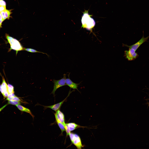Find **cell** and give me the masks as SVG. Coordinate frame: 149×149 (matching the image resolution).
I'll list each match as a JSON object with an SVG mask.
<instances>
[{"label":"cell","instance_id":"cell-7","mask_svg":"<svg viewBox=\"0 0 149 149\" xmlns=\"http://www.w3.org/2000/svg\"><path fill=\"white\" fill-rule=\"evenodd\" d=\"M72 149H105L103 148L91 145H76L73 144Z\"/></svg>","mask_w":149,"mask_h":149},{"label":"cell","instance_id":"cell-6","mask_svg":"<svg viewBox=\"0 0 149 149\" xmlns=\"http://www.w3.org/2000/svg\"><path fill=\"white\" fill-rule=\"evenodd\" d=\"M0 60L3 61L7 65L8 64L7 54L1 36H0Z\"/></svg>","mask_w":149,"mask_h":149},{"label":"cell","instance_id":"cell-4","mask_svg":"<svg viewBox=\"0 0 149 149\" xmlns=\"http://www.w3.org/2000/svg\"><path fill=\"white\" fill-rule=\"evenodd\" d=\"M18 10L16 5L9 0H0V18L17 19Z\"/></svg>","mask_w":149,"mask_h":149},{"label":"cell","instance_id":"cell-5","mask_svg":"<svg viewBox=\"0 0 149 149\" xmlns=\"http://www.w3.org/2000/svg\"><path fill=\"white\" fill-rule=\"evenodd\" d=\"M17 28V19L0 18V36L6 33L15 32Z\"/></svg>","mask_w":149,"mask_h":149},{"label":"cell","instance_id":"cell-3","mask_svg":"<svg viewBox=\"0 0 149 149\" xmlns=\"http://www.w3.org/2000/svg\"><path fill=\"white\" fill-rule=\"evenodd\" d=\"M1 37L5 47L9 64L19 55L15 44L14 32L6 33Z\"/></svg>","mask_w":149,"mask_h":149},{"label":"cell","instance_id":"cell-1","mask_svg":"<svg viewBox=\"0 0 149 149\" xmlns=\"http://www.w3.org/2000/svg\"><path fill=\"white\" fill-rule=\"evenodd\" d=\"M17 113L30 134L31 143L25 149H72L73 143L50 118L17 102Z\"/></svg>","mask_w":149,"mask_h":149},{"label":"cell","instance_id":"cell-2","mask_svg":"<svg viewBox=\"0 0 149 149\" xmlns=\"http://www.w3.org/2000/svg\"><path fill=\"white\" fill-rule=\"evenodd\" d=\"M40 28L24 30L18 28L14 32L15 44L17 52L24 58H27L32 50L31 45L36 40L33 33Z\"/></svg>","mask_w":149,"mask_h":149},{"label":"cell","instance_id":"cell-8","mask_svg":"<svg viewBox=\"0 0 149 149\" xmlns=\"http://www.w3.org/2000/svg\"><path fill=\"white\" fill-rule=\"evenodd\" d=\"M7 65L5 63L0 60V85L4 82L5 70Z\"/></svg>","mask_w":149,"mask_h":149}]
</instances>
